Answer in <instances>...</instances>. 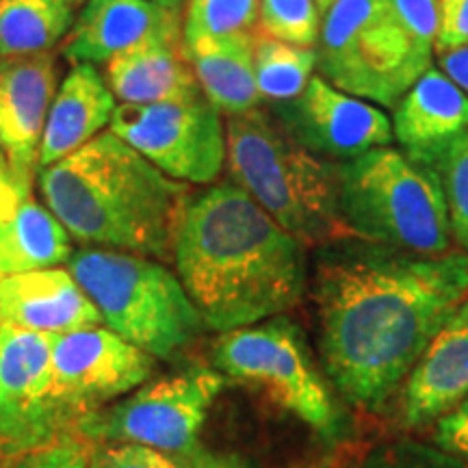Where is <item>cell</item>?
<instances>
[{
	"label": "cell",
	"instance_id": "277c9868",
	"mask_svg": "<svg viewBox=\"0 0 468 468\" xmlns=\"http://www.w3.org/2000/svg\"><path fill=\"white\" fill-rule=\"evenodd\" d=\"M226 167L234 185L308 248L354 237L338 208L336 163L297 144L265 111L228 117Z\"/></svg>",
	"mask_w": 468,
	"mask_h": 468
},
{
	"label": "cell",
	"instance_id": "cb8c5ba5",
	"mask_svg": "<svg viewBox=\"0 0 468 468\" xmlns=\"http://www.w3.org/2000/svg\"><path fill=\"white\" fill-rule=\"evenodd\" d=\"M254 66L261 98L271 102H286L300 96L314 76L317 48H300V46L259 35Z\"/></svg>",
	"mask_w": 468,
	"mask_h": 468
},
{
	"label": "cell",
	"instance_id": "e575fe53",
	"mask_svg": "<svg viewBox=\"0 0 468 468\" xmlns=\"http://www.w3.org/2000/svg\"><path fill=\"white\" fill-rule=\"evenodd\" d=\"M441 69L468 96V46L441 55Z\"/></svg>",
	"mask_w": 468,
	"mask_h": 468
},
{
	"label": "cell",
	"instance_id": "9c48e42d",
	"mask_svg": "<svg viewBox=\"0 0 468 468\" xmlns=\"http://www.w3.org/2000/svg\"><path fill=\"white\" fill-rule=\"evenodd\" d=\"M228 386L215 367L191 365L169 376L148 379L124 401L93 410L74 425L85 442H137L189 462L208 452L200 431L210 408Z\"/></svg>",
	"mask_w": 468,
	"mask_h": 468
},
{
	"label": "cell",
	"instance_id": "60d3db41",
	"mask_svg": "<svg viewBox=\"0 0 468 468\" xmlns=\"http://www.w3.org/2000/svg\"><path fill=\"white\" fill-rule=\"evenodd\" d=\"M69 5H74V7H80V5H85V0H68Z\"/></svg>",
	"mask_w": 468,
	"mask_h": 468
},
{
	"label": "cell",
	"instance_id": "d6986e66",
	"mask_svg": "<svg viewBox=\"0 0 468 468\" xmlns=\"http://www.w3.org/2000/svg\"><path fill=\"white\" fill-rule=\"evenodd\" d=\"M117 101L107 80L91 63H79L57 87L46 120L39 169L66 159L111 124Z\"/></svg>",
	"mask_w": 468,
	"mask_h": 468
},
{
	"label": "cell",
	"instance_id": "ba28073f",
	"mask_svg": "<svg viewBox=\"0 0 468 468\" xmlns=\"http://www.w3.org/2000/svg\"><path fill=\"white\" fill-rule=\"evenodd\" d=\"M431 58L408 37L386 0H338L324 14L319 76L349 96L395 109Z\"/></svg>",
	"mask_w": 468,
	"mask_h": 468
},
{
	"label": "cell",
	"instance_id": "f1b7e54d",
	"mask_svg": "<svg viewBox=\"0 0 468 468\" xmlns=\"http://www.w3.org/2000/svg\"><path fill=\"white\" fill-rule=\"evenodd\" d=\"M213 455L189 462L137 442H93L87 449V468H207Z\"/></svg>",
	"mask_w": 468,
	"mask_h": 468
},
{
	"label": "cell",
	"instance_id": "44dd1931",
	"mask_svg": "<svg viewBox=\"0 0 468 468\" xmlns=\"http://www.w3.org/2000/svg\"><path fill=\"white\" fill-rule=\"evenodd\" d=\"M183 50L202 96L221 115L232 117L259 109L261 93L254 66L256 35L204 37L193 44H183Z\"/></svg>",
	"mask_w": 468,
	"mask_h": 468
},
{
	"label": "cell",
	"instance_id": "f546056e",
	"mask_svg": "<svg viewBox=\"0 0 468 468\" xmlns=\"http://www.w3.org/2000/svg\"><path fill=\"white\" fill-rule=\"evenodd\" d=\"M408 37L419 50L434 57L438 35V0H386Z\"/></svg>",
	"mask_w": 468,
	"mask_h": 468
},
{
	"label": "cell",
	"instance_id": "52a82bcc",
	"mask_svg": "<svg viewBox=\"0 0 468 468\" xmlns=\"http://www.w3.org/2000/svg\"><path fill=\"white\" fill-rule=\"evenodd\" d=\"M210 360L228 379L261 390L327 444L347 438L332 384L314 365L302 327L286 314L219 335Z\"/></svg>",
	"mask_w": 468,
	"mask_h": 468
},
{
	"label": "cell",
	"instance_id": "8d00e7d4",
	"mask_svg": "<svg viewBox=\"0 0 468 468\" xmlns=\"http://www.w3.org/2000/svg\"><path fill=\"white\" fill-rule=\"evenodd\" d=\"M314 3H317V7H319V11H321V16H324L327 9L335 7V5L338 3V0H314Z\"/></svg>",
	"mask_w": 468,
	"mask_h": 468
},
{
	"label": "cell",
	"instance_id": "4fadbf2b",
	"mask_svg": "<svg viewBox=\"0 0 468 468\" xmlns=\"http://www.w3.org/2000/svg\"><path fill=\"white\" fill-rule=\"evenodd\" d=\"M273 117L297 144L332 163L393 142V122L378 104L336 90L319 74L297 98L273 102Z\"/></svg>",
	"mask_w": 468,
	"mask_h": 468
},
{
	"label": "cell",
	"instance_id": "d4e9b609",
	"mask_svg": "<svg viewBox=\"0 0 468 468\" xmlns=\"http://www.w3.org/2000/svg\"><path fill=\"white\" fill-rule=\"evenodd\" d=\"M427 167L442 185L453 245L468 251V128L444 145Z\"/></svg>",
	"mask_w": 468,
	"mask_h": 468
},
{
	"label": "cell",
	"instance_id": "ffe728a7",
	"mask_svg": "<svg viewBox=\"0 0 468 468\" xmlns=\"http://www.w3.org/2000/svg\"><path fill=\"white\" fill-rule=\"evenodd\" d=\"M107 83L122 104H154L200 98L183 37L150 39L107 63Z\"/></svg>",
	"mask_w": 468,
	"mask_h": 468
},
{
	"label": "cell",
	"instance_id": "d6a6232c",
	"mask_svg": "<svg viewBox=\"0 0 468 468\" xmlns=\"http://www.w3.org/2000/svg\"><path fill=\"white\" fill-rule=\"evenodd\" d=\"M468 46V0H438L436 52Z\"/></svg>",
	"mask_w": 468,
	"mask_h": 468
},
{
	"label": "cell",
	"instance_id": "d590c367",
	"mask_svg": "<svg viewBox=\"0 0 468 468\" xmlns=\"http://www.w3.org/2000/svg\"><path fill=\"white\" fill-rule=\"evenodd\" d=\"M152 3L163 5V7H167V9H176V11H178V9H180V5H183L185 0H152Z\"/></svg>",
	"mask_w": 468,
	"mask_h": 468
},
{
	"label": "cell",
	"instance_id": "3957f363",
	"mask_svg": "<svg viewBox=\"0 0 468 468\" xmlns=\"http://www.w3.org/2000/svg\"><path fill=\"white\" fill-rule=\"evenodd\" d=\"M46 208L76 241L169 262L189 186L113 133L39 169Z\"/></svg>",
	"mask_w": 468,
	"mask_h": 468
},
{
	"label": "cell",
	"instance_id": "e0dca14e",
	"mask_svg": "<svg viewBox=\"0 0 468 468\" xmlns=\"http://www.w3.org/2000/svg\"><path fill=\"white\" fill-rule=\"evenodd\" d=\"M0 324L66 335L98 327L102 317L69 269L50 267L0 278Z\"/></svg>",
	"mask_w": 468,
	"mask_h": 468
},
{
	"label": "cell",
	"instance_id": "7c38bea8",
	"mask_svg": "<svg viewBox=\"0 0 468 468\" xmlns=\"http://www.w3.org/2000/svg\"><path fill=\"white\" fill-rule=\"evenodd\" d=\"M55 336L0 324V460L68 436L52 401Z\"/></svg>",
	"mask_w": 468,
	"mask_h": 468
},
{
	"label": "cell",
	"instance_id": "8fae6325",
	"mask_svg": "<svg viewBox=\"0 0 468 468\" xmlns=\"http://www.w3.org/2000/svg\"><path fill=\"white\" fill-rule=\"evenodd\" d=\"M156 358L109 327L57 335L52 345V401L66 434L93 410L148 382Z\"/></svg>",
	"mask_w": 468,
	"mask_h": 468
},
{
	"label": "cell",
	"instance_id": "f35d334b",
	"mask_svg": "<svg viewBox=\"0 0 468 468\" xmlns=\"http://www.w3.org/2000/svg\"><path fill=\"white\" fill-rule=\"evenodd\" d=\"M5 169H9V163H7V156H5L3 144H0V172H5ZM9 172H11V169H9Z\"/></svg>",
	"mask_w": 468,
	"mask_h": 468
},
{
	"label": "cell",
	"instance_id": "4316f807",
	"mask_svg": "<svg viewBox=\"0 0 468 468\" xmlns=\"http://www.w3.org/2000/svg\"><path fill=\"white\" fill-rule=\"evenodd\" d=\"M324 16L314 0H261V35L278 42L317 48Z\"/></svg>",
	"mask_w": 468,
	"mask_h": 468
},
{
	"label": "cell",
	"instance_id": "83f0119b",
	"mask_svg": "<svg viewBox=\"0 0 468 468\" xmlns=\"http://www.w3.org/2000/svg\"><path fill=\"white\" fill-rule=\"evenodd\" d=\"M358 468H468V460L442 452L430 441L399 436L373 444Z\"/></svg>",
	"mask_w": 468,
	"mask_h": 468
},
{
	"label": "cell",
	"instance_id": "5b68a950",
	"mask_svg": "<svg viewBox=\"0 0 468 468\" xmlns=\"http://www.w3.org/2000/svg\"><path fill=\"white\" fill-rule=\"evenodd\" d=\"M336 193L354 237L417 254L455 248L441 180L403 150L382 145L336 163Z\"/></svg>",
	"mask_w": 468,
	"mask_h": 468
},
{
	"label": "cell",
	"instance_id": "b9f144b4",
	"mask_svg": "<svg viewBox=\"0 0 468 468\" xmlns=\"http://www.w3.org/2000/svg\"><path fill=\"white\" fill-rule=\"evenodd\" d=\"M5 66V58H3V55H0V68H3Z\"/></svg>",
	"mask_w": 468,
	"mask_h": 468
},
{
	"label": "cell",
	"instance_id": "2e32d148",
	"mask_svg": "<svg viewBox=\"0 0 468 468\" xmlns=\"http://www.w3.org/2000/svg\"><path fill=\"white\" fill-rule=\"evenodd\" d=\"M161 37H183L176 9L152 0H85L61 42V57L72 66H107L122 52Z\"/></svg>",
	"mask_w": 468,
	"mask_h": 468
},
{
	"label": "cell",
	"instance_id": "74e56055",
	"mask_svg": "<svg viewBox=\"0 0 468 468\" xmlns=\"http://www.w3.org/2000/svg\"><path fill=\"white\" fill-rule=\"evenodd\" d=\"M218 468H245V466L241 464V462L234 460V458H224V462H221Z\"/></svg>",
	"mask_w": 468,
	"mask_h": 468
},
{
	"label": "cell",
	"instance_id": "9a60e30c",
	"mask_svg": "<svg viewBox=\"0 0 468 468\" xmlns=\"http://www.w3.org/2000/svg\"><path fill=\"white\" fill-rule=\"evenodd\" d=\"M58 87L52 52L5 61L0 68V144L9 169L33 185L48 111Z\"/></svg>",
	"mask_w": 468,
	"mask_h": 468
},
{
	"label": "cell",
	"instance_id": "ab89813d",
	"mask_svg": "<svg viewBox=\"0 0 468 468\" xmlns=\"http://www.w3.org/2000/svg\"><path fill=\"white\" fill-rule=\"evenodd\" d=\"M303 468H335V464H332V462H317V464H310Z\"/></svg>",
	"mask_w": 468,
	"mask_h": 468
},
{
	"label": "cell",
	"instance_id": "7402d4cb",
	"mask_svg": "<svg viewBox=\"0 0 468 468\" xmlns=\"http://www.w3.org/2000/svg\"><path fill=\"white\" fill-rule=\"evenodd\" d=\"M72 237L48 208L27 197L0 234V278L39 271L68 262Z\"/></svg>",
	"mask_w": 468,
	"mask_h": 468
},
{
	"label": "cell",
	"instance_id": "ac0fdd59",
	"mask_svg": "<svg viewBox=\"0 0 468 468\" xmlns=\"http://www.w3.org/2000/svg\"><path fill=\"white\" fill-rule=\"evenodd\" d=\"M393 139L414 161L430 165L444 145L468 128V96L431 66L395 104Z\"/></svg>",
	"mask_w": 468,
	"mask_h": 468
},
{
	"label": "cell",
	"instance_id": "30bf717a",
	"mask_svg": "<svg viewBox=\"0 0 468 468\" xmlns=\"http://www.w3.org/2000/svg\"><path fill=\"white\" fill-rule=\"evenodd\" d=\"M109 131L178 183L208 186L226 167V124L204 96L117 104Z\"/></svg>",
	"mask_w": 468,
	"mask_h": 468
},
{
	"label": "cell",
	"instance_id": "5bb4252c",
	"mask_svg": "<svg viewBox=\"0 0 468 468\" xmlns=\"http://www.w3.org/2000/svg\"><path fill=\"white\" fill-rule=\"evenodd\" d=\"M468 397V297L449 314L395 397L397 423L430 430Z\"/></svg>",
	"mask_w": 468,
	"mask_h": 468
},
{
	"label": "cell",
	"instance_id": "836d02e7",
	"mask_svg": "<svg viewBox=\"0 0 468 468\" xmlns=\"http://www.w3.org/2000/svg\"><path fill=\"white\" fill-rule=\"evenodd\" d=\"M31 186L33 185H27L20 178H16L9 169L0 172V234L16 218L22 202L31 197Z\"/></svg>",
	"mask_w": 468,
	"mask_h": 468
},
{
	"label": "cell",
	"instance_id": "7a4b0ae2",
	"mask_svg": "<svg viewBox=\"0 0 468 468\" xmlns=\"http://www.w3.org/2000/svg\"><path fill=\"white\" fill-rule=\"evenodd\" d=\"M308 250L228 178L189 193L172 262L204 327L224 335L300 306Z\"/></svg>",
	"mask_w": 468,
	"mask_h": 468
},
{
	"label": "cell",
	"instance_id": "8992f818",
	"mask_svg": "<svg viewBox=\"0 0 468 468\" xmlns=\"http://www.w3.org/2000/svg\"><path fill=\"white\" fill-rule=\"evenodd\" d=\"M69 273L101 310L102 324L156 360L180 358L207 327L165 262L128 251L80 248Z\"/></svg>",
	"mask_w": 468,
	"mask_h": 468
},
{
	"label": "cell",
	"instance_id": "1f68e13d",
	"mask_svg": "<svg viewBox=\"0 0 468 468\" xmlns=\"http://www.w3.org/2000/svg\"><path fill=\"white\" fill-rule=\"evenodd\" d=\"M427 441L442 452L468 460V397L430 427Z\"/></svg>",
	"mask_w": 468,
	"mask_h": 468
},
{
	"label": "cell",
	"instance_id": "603a6c76",
	"mask_svg": "<svg viewBox=\"0 0 468 468\" xmlns=\"http://www.w3.org/2000/svg\"><path fill=\"white\" fill-rule=\"evenodd\" d=\"M68 0H0V55L5 61L50 52L74 25Z\"/></svg>",
	"mask_w": 468,
	"mask_h": 468
},
{
	"label": "cell",
	"instance_id": "6da1fadb",
	"mask_svg": "<svg viewBox=\"0 0 468 468\" xmlns=\"http://www.w3.org/2000/svg\"><path fill=\"white\" fill-rule=\"evenodd\" d=\"M321 368L341 399L384 414L449 314L468 297V251L417 254L343 237L313 248Z\"/></svg>",
	"mask_w": 468,
	"mask_h": 468
},
{
	"label": "cell",
	"instance_id": "484cf974",
	"mask_svg": "<svg viewBox=\"0 0 468 468\" xmlns=\"http://www.w3.org/2000/svg\"><path fill=\"white\" fill-rule=\"evenodd\" d=\"M261 0H189L183 25V44L204 37L251 33L259 22Z\"/></svg>",
	"mask_w": 468,
	"mask_h": 468
},
{
	"label": "cell",
	"instance_id": "4dcf8cb0",
	"mask_svg": "<svg viewBox=\"0 0 468 468\" xmlns=\"http://www.w3.org/2000/svg\"><path fill=\"white\" fill-rule=\"evenodd\" d=\"M87 444L68 434L58 441L11 460H0V468H87Z\"/></svg>",
	"mask_w": 468,
	"mask_h": 468
}]
</instances>
